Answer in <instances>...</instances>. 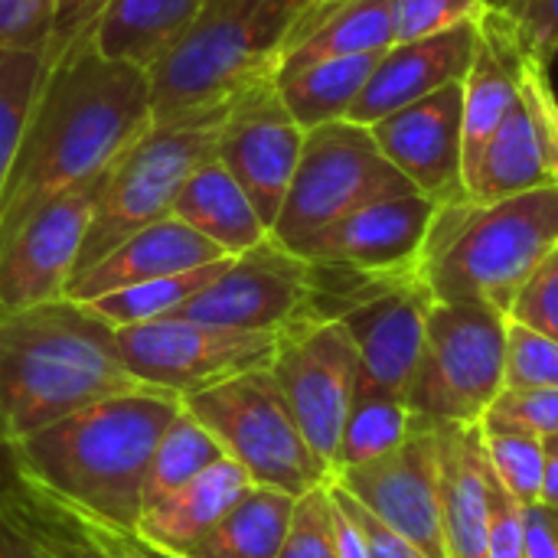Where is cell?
Instances as JSON below:
<instances>
[{"label": "cell", "mask_w": 558, "mask_h": 558, "mask_svg": "<svg viewBox=\"0 0 558 558\" xmlns=\"http://www.w3.org/2000/svg\"><path fill=\"white\" fill-rule=\"evenodd\" d=\"M150 124L144 69L101 59L88 39L49 56L0 196V248L43 203L98 180Z\"/></svg>", "instance_id": "obj_1"}, {"label": "cell", "mask_w": 558, "mask_h": 558, "mask_svg": "<svg viewBox=\"0 0 558 558\" xmlns=\"http://www.w3.org/2000/svg\"><path fill=\"white\" fill-rule=\"evenodd\" d=\"M180 412L183 399L173 392L128 389L7 445L0 458L10 477L95 517L134 526L144 510V481L157 441Z\"/></svg>", "instance_id": "obj_2"}, {"label": "cell", "mask_w": 558, "mask_h": 558, "mask_svg": "<svg viewBox=\"0 0 558 558\" xmlns=\"http://www.w3.org/2000/svg\"><path fill=\"white\" fill-rule=\"evenodd\" d=\"M141 389L114 330L62 298L0 317V451L98 399Z\"/></svg>", "instance_id": "obj_3"}, {"label": "cell", "mask_w": 558, "mask_h": 558, "mask_svg": "<svg viewBox=\"0 0 558 558\" xmlns=\"http://www.w3.org/2000/svg\"><path fill=\"white\" fill-rule=\"evenodd\" d=\"M558 248V186L504 199L464 196L438 206L415 278L432 301H477L504 311Z\"/></svg>", "instance_id": "obj_4"}, {"label": "cell", "mask_w": 558, "mask_h": 558, "mask_svg": "<svg viewBox=\"0 0 558 558\" xmlns=\"http://www.w3.org/2000/svg\"><path fill=\"white\" fill-rule=\"evenodd\" d=\"M317 0H206L150 72L154 124H219L226 105L275 78L298 20Z\"/></svg>", "instance_id": "obj_5"}, {"label": "cell", "mask_w": 558, "mask_h": 558, "mask_svg": "<svg viewBox=\"0 0 558 558\" xmlns=\"http://www.w3.org/2000/svg\"><path fill=\"white\" fill-rule=\"evenodd\" d=\"M507 314L477 301H432L405 389L415 425H481L507 386Z\"/></svg>", "instance_id": "obj_6"}, {"label": "cell", "mask_w": 558, "mask_h": 558, "mask_svg": "<svg viewBox=\"0 0 558 558\" xmlns=\"http://www.w3.org/2000/svg\"><path fill=\"white\" fill-rule=\"evenodd\" d=\"M183 409L216 438L222 454L232 458L255 487L304 497L333 477L301 435L271 366L190 392L183 396Z\"/></svg>", "instance_id": "obj_7"}, {"label": "cell", "mask_w": 558, "mask_h": 558, "mask_svg": "<svg viewBox=\"0 0 558 558\" xmlns=\"http://www.w3.org/2000/svg\"><path fill=\"white\" fill-rule=\"evenodd\" d=\"M216 134L219 124H150L101 173L75 271L88 268L134 232L173 216L183 183L196 167L216 157Z\"/></svg>", "instance_id": "obj_8"}, {"label": "cell", "mask_w": 558, "mask_h": 558, "mask_svg": "<svg viewBox=\"0 0 558 558\" xmlns=\"http://www.w3.org/2000/svg\"><path fill=\"white\" fill-rule=\"evenodd\" d=\"M415 190L379 150L373 131L356 121H330L304 134L301 160L291 177L271 235L294 248L324 226L379 199ZM418 193V190H415Z\"/></svg>", "instance_id": "obj_9"}, {"label": "cell", "mask_w": 558, "mask_h": 558, "mask_svg": "<svg viewBox=\"0 0 558 558\" xmlns=\"http://www.w3.org/2000/svg\"><path fill=\"white\" fill-rule=\"evenodd\" d=\"M281 333L229 330L190 317H160L114 330L118 353L141 386L190 396L271 366Z\"/></svg>", "instance_id": "obj_10"}, {"label": "cell", "mask_w": 558, "mask_h": 558, "mask_svg": "<svg viewBox=\"0 0 558 558\" xmlns=\"http://www.w3.org/2000/svg\"><path fill=\"white\" fill-rule=\"evenodd\" d=\"M271 373L301 435L333 474L343 422L360 386V356L350 333L340 320H301L281 330Z\"/></svg>", "instance_id": "obj_11"}, {"label": "cell", "mask_w": 558, "mask_h": 558, "mask_svg": "<svg viewBox=\"0 0 558 558\" xmlns=\"http://www.w3.org/2000/svg\"><path fill=\"white\" fill-rule=\"evenodd\" d=\"M311 298L314 265L268 235L255 248L232 255L226 268L177 311V317L229 330L281 333L311 320Z\"/></svg>", "instance_id": "obj_12"}, {"label": "cell", "mask_w": 558, "mask_h": 558, "mask_svg": "<svg viewBox=\"0 0 558 558\" xmlns=\"http://www.w3.org/2000/svg\"><path fill=\"white\" fill-rule=\"evenodd\" d=\"M304 134L307 131L281 101L275 78L255 82L239 92L219 118L216 157L248 193L268 232L281 213L291 177L298 170Z\"/></svg>", "instance_id": "obj_13"}, {"label": "cell", "mask_w": 558, "mask_h": 558, "mask_svg": "<svg viewBox=\"0 0 558 558\" xmlns=\"http://www.w3.org/2000/svg\"><path fill=\"white\" fill-rule=\"evenodd\" d=\"M98 180L43 203L7 239L0 248V317L65 298L92 226Z\"/></svg>", "instance_id": "obj_14"}, {"label": "cell", "mask_w": 558, "mask_h": 558, "mask_svg": "<svg viewBox=\"0 0 558 558\" xmlns=\"http://www.w3.org/2000/svg\"><path fill=\"white\" fill-rule=\"evenodd\" d=\"M330 481L428 558H448L435 428L415 425V432L389 454L343 468Z\"/></svg>", "instance_id": "obj_15"}, {"label": "cell", "mask_w": 558, "mask_h": 558, "mask_svg": "<svg viewBox=\"0 0 558 558\" xmlns=\"http://www.w3.org/2000/svg\"><path fill=\"white\" fill-rule=\"evenodd\" d=\"M383 157L435 206L468 196L464 78L369 124Z\"/></svg>", "instance_id": "obj_16"}, {"label": "cell", "mask_w": 558, "mask_h": 558, "mask_svg": "<svg viewBox=\"0 0 558 558\" xmlns=\"http://www.w3.org/2000/svg\"><path fill=\"white\" fill-rule=\"evenodd\" d=\"M558 186V95L549 69L526 59L520 95L468 180V196L504 199Z\"/></svg>", "instance_id": "obj_17"}, {"label": "cell", "mask_w": 558, "mask_h": 558, "mask_svg": "<svg viewBox=\"0 0 558 558\" xmlns=\"http://www.w3.org/2000/svg\"><path fill=\"white\" fill-rule=\"evenodd\" d=\"M435 209L438 206L415 190L379 196L307 235L294 245V252L314 265L350 268L366 275L415 271Z\"/></svg>", "instance_id": "obj_18"}, {"label": "cell", "mask_w": 558, "mask_h": 558, "mask_svg": "<svg viewBox=\"0 0 558 558\" xmlns=\"http://www.w3.org/2000/svg\"><path fill=\"white\" fill-rule=\"evenodd\" d=\"M0 510L49 558H186L154 546L134 526L95 517L16 477L0 487Z\"/></svg>", "instance_id": "obj_19"}, {"label": "cell", "mask_w": 558, "mask_h": 558, "mask_svg": "<svg viewBox=\"0 0 558 558\" xmlns=\"http://www.w3.org/2000/svg\"><path fill=\"white\" fill-rule=\"evenodd\" d=\"M477 49V16L441 29L425 39L392 43L373 65V75L350 108L347 121L376 124L379 118L451 85L461 82L471 69Z\"/></svg>", "instance_id": "obj_20"}, {"label": "cell", "mask_w": 558, "mask_h": 558, "mask_svg": "<svg viewBox=\"0 0 558 558\" xmlns=\"http://www.w3.org/2000/svg\"><path fill=\"white\" fill-rule=\"evenodd\" d=\"M222 258H229V255L216 242H209L206 235L190 229L183 219L167 216L141 232H134L131 239L118 242L111 252H105L88 268L75 271L65 298L75 304H85L101 294H111V291H121V288H131L141 281H154V278L180 275L190 268H203V265H213Z\"/></svg>", "instance_id": "obj_21"}, {"label": "cell", "mask_w": 558, "mask_h": 558, "mask_svg": "<svg viewBox=\"0 0 558 558\" xmlns=\"http://www.w3.org/2000/svg\"><path fill=\"white\" fill-rule=\"evenodd\" d=\"M441 526L448 558L487 556L490 461L481 425H438Z\"/></svg>", "instance_id": "obj_22"}, {"label": "cell", "mask_w": 558, "mask_h": 558, "mask_svg": "<svg viewBox=\"0 0 558 558\" xmlns=\"http://www.w3.org/2000/svg\"><path fill=\"white\" fill-rule=\"evenodd\" d=\"M526 59L530 56L500 23L477 13V49L464 75V180H471L487 144L510 114Z\"/></svg>", "instance_id": "obj_23"}, {"label": "cell", "mask_w": 558, "mask_h": 558, "mask_svg": "<svg viewBox=\"0 0 558 558\" xmlns=\"http://www.w3.org/2000/svg\"><path fill=\"white\" fill-rule=\"evenodd\" d=\"M252 477L232 461L219 458L196 477H190L183 487L170 490L167 497L147 504L134 523V530L150 539L160 549L170 553H186L199 536H206L248 490Z\"/></svg>", "instance_id": "obj_24"}, {"label": "cell", "mask_w": 558, "mask_h": 558, "mask_svg": "<svg viewBox=\"0 0 558 558\" xmlns=\"http://www.w3.org/2000/svg\"><path fill=\"white\" fill-rule=\"evenodd\" d=\"M392 43V0H317L298 20L275 75L320 59L386 52Z\"/></svg>", "instance_id": "obj_25"}, {"label": "cell", "mask_w": 558, "mask_h": 558, "mask_svg": "<svg viewBox=\"0 0 558 558\" xmlns=\"http://www.w3.org/2000/svg\"><path fill=\"white\" fill-rule=\"evenodd\" d=\"M206 0H108L88 43L101 59L144 69L147 75L186 36Z\"/></svg>", "instance_id": "obj_26"}, {"label": "cell", "mask_w": 558, "mask_h": 558, "mask_svg": "<svg viewBox=\"0 0 558 558\" xmlns=\"http://www.w3.org/2000/svg\"><path fill=\"white\" fill-rule=\"evenodd\" d=\"M173 216L209 242H216L226 255H242L271 235L262 216L255 213L248 193L235 183V177L222 167L219 157H209L183 183Z\"/></svg>", "instance_id": "obj_27"}, {"label": "cell", "mask_w": 558, "mask_h": 558, "mask_svg": "<svg viewBox=\"0 0 558 558\" xmlns=\"http://www.w3.org/2000/svg\"><path fill=\"white\" fill-rule=\"evenodd\" d=\"M383 52L369 56H340V59H320L311 65H301L294 72L275 75L278 95L294 114V121L311 131L330 121H343L356 98L363 95L373 65Z\"/></svg>", "instance_id": "obj_28"}, {"label": "cell", "mask_w": 558, "mask_h": 558, "mask_svg": "<svg viewBox=\"0 0 558 558\" xmlns=\"http://www.w3.org/2000/svg\"><path fill=\"white\" fill-rule=\"evenodd\" d=\"M298 497L271 487H252L206 536H199L186 558H278L288 536Z\"/></svg>", "instance_id": "obj_29"}, {"label": "cell", "mask_w": 558, "mask_h": 558, "mask_svg": "<svg viewBox=\"0 0 558 558\" xmlns=\"http://www.w3.org/2000/svg\"><path fill=\"white\" fill-rule=\"evenodd\" d=\"M412 432H415V418L405 405V396L386 392V389L360 379L356 396L347 412V422H343L340 448L333 458V474L343 468L389 454Z\"/></svg>", "instance_id": "obj_30"}, {"label": "cell", "mask_w": 558, "mask_h": 558, "mask_svg": "<svg viewBox=\"0 0 558 558\" xmlns=\"http://www.w3.org/2000/svg\"><path fill=\"white\" fill-rule=\"evenodd\" d=\"M229 258L213 262V265H203V268H190V271H180V275L141 281V284H131V288L101 294L95 301H85L82 307L92 317H98L101 324H108L111 330L134 327V324H147V320H160V317H173L186 301H193L226 268Z\"/></svg>", "instance_id": "obj_31"}, {"label": "cell", "mask_w": 558, "mask_h": 558, "mask_svg": "<svg viewBox=\"0 0 558 558\" xmlns=\"http://www.w3.org/2000/svg\"><path fill=\"white\" fill-rule=\"evenodd\" d=\"M49 69L46 52L0 49V196L10 180L33 101Z\"/></svg>", "instance_id": "obj_32"}, {"label": "cell", "mask_w": 558, "mask_h": 558, "mask_svg": "<svg viewBox=\"0 0 558 558\" xmlns=\"http://www.w3.org/2000/svg\"><path fill=\"white\" fill-rule=\"evenodd\" d=\"M219 458H222V448L216 445V438L183 409L170 422L163 438L157 441V451L144 481V507L183 487L190 477H196Z\"/></svg>", "instance_id": "obj_33"}, {"label": "cell", "mask_w": 558, "mask_h": 558, "mask_svg": "<svg viewBox=\"0 0 558 558\" xmlns=\"http://www.w3.org/2000/svg\"><path fill=\"white\" fill-rule=\"evenodd\" d=\"M484 451L494 477L526 507L543 497L546 448L543 438L513 432H484Z\"/></svg>", "instance_id": "obj_34"}, {"label": "cell", "mask_w": 558, "mask_h": 558, "mask_svg": "<svg viewBox=\"0 0 558 558\" xmlns=\"http://www.w3.org/2000/svg\"><path fill=\"white\" fill-rule=\"evenodd\" d=\"M481 13L500 23L513 43L539 65L558 56V0H484Z\"/></svg>", "instance_id": "obj_35"}, {"label": "cell", "mask_w": 558, "mask_h": 558, "mask_svg": "<svg viewBox=\"0 0 558 558\" xmlns=\"http://www.w3.org/2000/svg\"><path fill=\"white\" fill-rule=\"evenodd\" d=\"M481 428L484 432L533 435V438L558 435V389H513V386H504V392L484 412Z\"/></svg>", "instance_id": "obj_36"}, {"label": "cell", "mask_w": 558, "mask_h": 558, "mask_svg": "<svg viewBox=\"0 0 558 558\" xmlns=\"http://www.w3.org/2000/svg\"><path fill=\"white\" fill-rule=\"evenodd\" d=\"M507 386L558 389V340L507 320Z\"/></svg>", "instance_id": "obj_37"}, {"label": "cell", "mask_w": 558, "mask_h": 558, "mask_svg": "<svg viewBox=\"0 0 558 558\" xmlns=\"http://www.w3.org/2000/svg\"><path fill=\"white\" fill-rule=\"evenodd\" d=\"M330 484V481H327ZM314 487L304 497L294 500L288 536L281 543L278 558H337L333 543V507H330V490Z\"/></svg>", "instance_id": "obj_38"}, {"label": "cell", "mask_w": 558, "mask_h": 558, "mask_svg": "<svg viewBox=\"0 0 558 558\" xmlns=\"http://www.w3.org/2000/svg\"><path fill=\"white\" fill-rule=\"evenodd\" d=\"M59 3L62 0H0V49L49 56Z\"/></svg>", "instance_id": "obj_39"}, {"label": "cell", "mask_w": 558, "mask_h": 558, "mask_svg": "<svg viewBox=\"0 0 558 558\" xmlns=\"http://www.w3.org/2000/svg\"><path fill=\"white\" fill-rule=\"evenodd\" d=\"M484 0H392L396 43H412L468 23L481 13Z\"/></svg>", "instance_id": "obj_40"}, {"label": "cell", "mask_w": 558, "mask_h": 558, "mask_svg": "<svg viewBox=\"0 0 558 558\" xmlns=\"http://www.w3.org/2000/svg\"><path fill=\"white\" fill-rule=\"evenodd\" d=\"M510 320L558 340V248L543 258V265L520 288L510 307Z\"/></svg>", "instance_id": "obj_41"}, {"label": "cell", "mask_w": 558, "mask_h": 558, "mask_svg": "<svg viewBox=\"0 0 558 558\" xmlns=\"http://www.w3.org/2000/svg\"><path fill=\"white\" fill-rule=\"evenodd\" d=\"M484 558H526L523 556V504L494 477L490 471V530Z\"/></svg>", "instance_id": "obj_42"}, {"label": "cell", "mask_w": 558, "mask_h": 558, "mask_svg": "<svg viewBox=\"0 0 558 558\" xmlns=\"http://www.w3.org/2000/svg\"><path fill=\"white\" fill-rule=\"evenodd\" d=\"M330 494L347 507V513L356 520L363 539H366V549H369V558H428L415 543H409L405 536H399L392 526H386L379 517H373L363 504H356L340 484L330 481Z\"/></svg>", "instance_id": "obj_43"}, {"label": "cell", "mask_w": 558, "mask_h": 558, "mask_svg": "<svg viewBox=\"0 0 558 558\" xmlns=\"http://www.w3.org/2000/svg\"><path fill=\"white\" fill-rule=\"evenodd\" d=\"M523 556L558 558V507L543 500L523 507Z\"/></svg>", "instance_id": "obj_44"}, {"label": "cell", "mask_w": 558, "mask_h": 558, "mask_svg": "<svg viewBox=\"0 0 558 558\" xmlns=\"http://www.w3.org/2000/svg\"><path fill=\"white\" fill-rule=\"evenodd\" d=\"M330 490V484H327ZM330 507H333V543H337V558H369L366 539L356 526V520L347 513V507L330 494Z\"/></svg>", "instance_id": "obj_45"}, {"label": "cell", "mask_w": 558, "mask_h": 558, "mask_svg": "<svg viewBox=\"0 0 558 558\" xmlns=\"http://www.w3.org/2000/svg\"><path fill=\"white\" fill-rule=\"evenodd\" d=\"M0 558H49L0 510Z\"/></svg>", "instance_id": "obj_46"}, {"label": "cell", "mask_w": 558, "mask_h": 558, "mask_svg": "<svg viewBox=\"0 0 558 558\" xmlns=\"http://www.w3.org/2000/svg\"><path fill=\"white\" fill-rule=\"evenodd\" d=\"M543 448H546V468H543V504L558 507V435L543 438Z\"/></svg>", "instance_id": "obj_47"}]
</instances>
